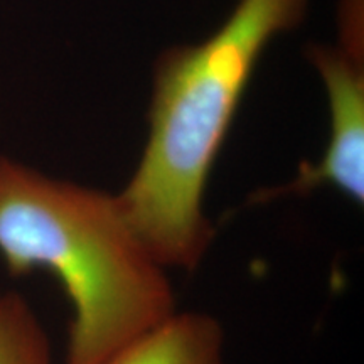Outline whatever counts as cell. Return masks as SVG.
<instances>
[{
  "mask_svg": "<svg viewBox=\"0 0 364 364\" xmlns=\"http://www.w3.org/2000/svg\"><path fill=\"white\" fill-rule=\"evenodd\" d=\"M307 2L240 0L211 38L159 59L147 144L117 198L167 270L194 272L206 258L215 228L203 204L213 167L258 59L302 21Z\"/></svg>",
  "mask_w": 364,
  "mask_h": 364,
  "instance_id": "1",
  "label": "cell"
},
{
  "mask_svg": "<svg viewBox=\"0 0 364 364\" xmlns=\"http://www.w3.org/2000/svg\"><path fill=\"white\" fill-rule=\"evenodd\" d=\"M0 260L11 277L51 273L71 304L65 364H103L177 311L169 270L117 194L0 157Z\"/></svg>",
  "mask_w": 364,
  "mask_h": 364,
  "instance_id": "2",
  "label": "cell"
},
{
  "mask_svg": "<svg viewBox=\"0 0 364 364\" xmlns=\"http://www.w3.org/2000/svg\"><path fill=\"white\" fill-rule=\"evenodd\" d=\"M363 0H343L341 38L336 48L314 46L309 59L321 73L329 98V139L317 164L304 161L289 184L257 191L252 204L284 196H306L329 186L364 203V63Z\"/></svg>",
  "mask_w": 364,
  "mask_h": 364,
  "instance_id": "3",
  "label": "cell"
},
{
  "mask_svg": "<svg viewBox=\"0 0 364 364\" xmlns=\"http://www.w3.org/2000/svg\"><path fill=\"white\" fill-rule=\"evenodd\" d=\"M225 327L215 316L176 311L103 364H226Z\"/></svg>",
  "mask_w": 364,
  "mask_h": 364,
  "instance_id": "4",
  "label": "cell"
},
{
  "mask_svg": "<svg viewBox=\"0 0 364 364\" xmlns=\"http://www.w3.org/2000/svg\"><path fill=\"white\" fill-rule=\"evenodd\" d=\"M0 364H54L51 341L24 295L0 287Z\"/></svg>",
  "mask_w": 364,
  "mask_h": 364,
  "instance_id": "5",
  "label": "cell"
}]
</instances>
